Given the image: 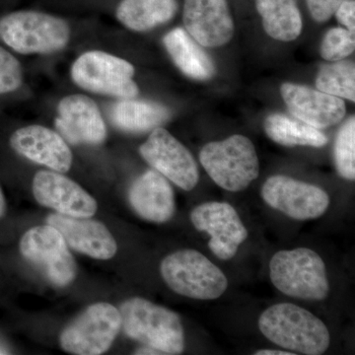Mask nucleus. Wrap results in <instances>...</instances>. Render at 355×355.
I'll use <instances>...</instances> for the list:
<instances>
[{"label": "nucleus", "mask_w": 355, "mask_h": 355, "mask_svg": "<svg viewBox=\"0 0 355 355\" xmlns=\"http://www.w3.org/2000/svg\"><path fill=\"white\" fill-rule=\"evenodd\" d=\"M259 329L268 340L295 354H323L330 345V333L322 320L292 303L268 308L259 319Z\"/></svg>", "instance_id": "nucleus-1"}, {"label": "nucleus", "mask_w": 355, "mask_h": 355, "mask_svg": "<svg viewBox=\"0 0 355 355\" xmlns=\"http://www.w3.org/2000/svg\"><path fill=\"white\" fill-rule=\"evenodd\" d=\"M71 30L67 20L43 11L16 10L0 17V41L20 55H50L64 50Z\"/></svg>", "instance_id": "nucleus-2"}, {"label": "nucleus", "mask_w": 355, "mask_h": 355, "mask_svg": "<svg viewBox=\"0 0 355 355\" xmlns=\"http://www.w3.org/2000/svg\"><path fill=\"white\" fill-rule=\"evenodd\" d=\"M121 329L128 338L157 350L177 355L184 349V331L174 311L141 297L128 299L120 309Z\"/></svg>", "instance_id": "nucleus-3"}, {"label": "nucleus", "mask_w": 355, "mask_h": 355, "mask_svg": "<svg viewBox=\"0 0 355 355\" xmlns=\"http://www.w3.org/2000/svg\"><path fill=\"white\" fill-rule=\"evenodd\" d=\"M270 277L273 286L289 297L321 301L330 292L323 259L308 248L284 250L273 254Z\"/></svg>", "instance_id": "nucleus-4"}, {"label": "nucleus", "mask_w": 355, "mask_h": 355, "mask_svg": "<svg viewBox=\"0 0 355 355\" xmlns=\"http://www.w3.org/2000/svg\"><path fill=\"white\" fill-rule=\"evenodd\" d=\"M200 161L217 186L232 193L244 191L260 174L256 148L244 135L205 144Z\"/></svg>", "instance_id": "nucleus-5"}, {"label": "nucleus", "mask_w": 355, "mask_h": 355, "mask_svg": "<svg viewBox=\"0 0 355 355\" xmlns=\"http://www.w3.org/2000/svg\"><path fill=\"white\" fill-rule=\"evenodd\" d=\"M160 272L166 284L184 297L214 300L228 287L227 277L220 268L196 250H180L166 257Z\"/></svg>", "instance_id": "nucleus-6"}, {"label": "nucleus", "mask_w": 355, "mask_h": 355, "mask_svg": "<svg viewBox=\"0 0 355 355\" xmlns=\"http://www.w3.org/2000/svg\"><path fill=\"white\" fill-rule=\"evenodd\" d=\"M135 69L128 60L103 51H88L79 55L70 69L72 81L88 92L120 99L139 94L133 80Z\"/></svg>", "instance_id": "nucleus-7"}, {"label": "nucleus", "mask_w": 355, "mask_h": 355, "mask_svg": "<svg viewBox=\"0 0 355 355\" xmlns=\"http://www.w3.org/2000/svg\"><path fill=\"white\" fill-rule=\"evenodd\" d=\"M121 329L119 309L110 303H94L62 330L60 347L70 354H103L112 347Z\"/></svg>", "instance_id": "nucleus-8"}, {"label": "nucleus", "mask_w": 355, "mask_h": 355, "mask_svg": "<svg viewBox=\"0 0 355 355\" xmlns=\"http://www.w3.org/2000/svg\"><path fill=\"white\" fill-rule=\"evenodd\" d=\"M20 253L53 286L67 287L76 279L77 266L64 236L53 226L29 229L21 238Z\"/></svg>", "instance_id": "nucleus-9"}, {"label": "nucleus", "mask_w": 355, "mask_h": 355, "mask_svg": "<svg viewBox=\"0 0 355 355\" xmlns=\"http://www.w3.org/2000/svg\"><path fill=\"white\" fill-rule=\"evenodd\" d=\"M141 157L155 171L181 188L190 191L200 180L197 162L189 149L165 128H154L139 147Z\"/></svg>", "instance_id": "nucleus-10"}, {"label": "nucleus", "mask_w": 355, "mask_h": 355, "mask_svg": "<svg viewBox=\"0 0 355 355\" xmlns=\"http://www.w3.org/2000/svg\"><path fill=\"white\" fill-rule=\"evenodd\" d=\"M261 193L266 205L296 220L319 218L330 207L323 189L284 175L268 178Z\"/></svg>", "instance_id": "nucleus-11"}, {"label": "nucleus", "mask_w": 355, "mask_h": 355, "mask_svg": "<svg viewBox=\"0 0 355 355\" xmlns=\"http://www.w3.org/2000/svg\"><path fill=\"white\" fill-rule=\"evenodd\" d=\"M191 221L198 231L210 236V251L223 261L234 258L249 235L239 214L228 202L202 203L191 210Z\"/></svg>", "instance_id": "nucleus-12"}, {"label": "nucleus", "mask_w": 355, "mask_h": 355, "mask_svg": "<svg viewBox=\"0 0 355 355\" xmlns=\"http://www.w3.org/2000/svg\"><path fill=\"white\" fill-rule=\"evenodd\" d=\"M55 128L72 146H99L107 139V127L94 100L81 94L69 95L58 103Z\"/></svg>", "instance_id": "nucleus-13"}, {"label": "nucleus", "mask_w": 355, "mask_h": 355, "mask_svg": "<svg viewBox=\"0 0 355 355\" xmlns=\"http://www.w3.org/2000/svg\"><path fill=\"white\" fill-rule=\"evenodd\" d=\"M32 190L40 205L62 216L92 217L97 212L95 198L62 173L51 170L37 173L33 179Z\"/></svg>", "instance_id": "nucleus-14"}, {"label": "nucleus", "mask_w": 355, "mask_h": 355, "mask_svg": "<svg viewBox=\"0 0 355 355\" xmlns=\"http://www.w3.org/2000/svg\"><path fill=\"white\" fill-rule=\"evenodd\" d=\"M184 30L205 48H218L234 35L227 0H184Z\"/></svg>", "instance_id": "nucleus-15"}, {"label": "nucleus", "mask_w": 355, "mask_h": 355, "mask_svg": "<svg viewBox=\"0 0 355 355\" xmlns=\"http://www.w3.org/2000/svg\"><path fill=\"white\" fill-rule=\"evenodd\" d=\"M16 153L51 171L69 172L71 168L72 153L60 133L44 127L32 125L18 128L9 139Z\"/></svg>", "instance_id": "nucleus-16"}, {"label": "nucleus", "mask_w": 355, "mask_h": 355, "mask_svg": "<svg viewBox=\"0 0 355 355\" xmlns=\"http://www.w3.org/2000/svg\"><path fill=\"white\" fill-rule=\"evenodd\" d=\"M280 93L296 119L318 130L333 127L345 116V102L336 96L293 83L282 84Z\"/></svg>", "instance_id": "nucleus-17"}, {"label": "nucleus", "mask_w": 355, "mask_h": 355, "mask_svg": "<svg viewBox=\"0 0 355 355\" xmlns=\"http://www.w3.org/2000/svg\"><path fill=\"white\" fill-rule=\"evenodd\" d=\"M46 224L60 231L70 249L90 258L110 260L118 251L116 240L106 225L90 217L51 214Z\"/></svg>", "instance_id": "nucleus-18"}, {"label": "nucleus", "mask_w": 355, "mask_h": 355, "mask_svg": "<svg viewBox=\"0 0 355 355\" xmlns=\"http://www.w3.org/2000/svg\"><path fill=\"white\" fill-rule=\"evenodd\" d=\"M128 202L137 216L154 223H165L176 212L172 186L155 170H148L133 182Z\"/></svg>", "instance_id": "nucleus-19"}, {"label": "nucleus", "mask_w": 355, "mask_h": 355, "mask_svg": "<svg viewBox=\"0 0 355 355\" xmlns=\"http://www.w3.org/2000/svg\"><path fill=\"white\" fill-rule=\"evenodd\" d=\"M163 44L178 69L191 79L209 80L216 74L214 60L183 28H175L163 38Z\"/></svg>", "instance_id": "nucleus-20"}, {"label": "nucleus", "mask_w": 355, "mask_h": 355, "mask_svg": "<svg viewBox=\"0 0 355 355\" xmlns=\"http://www.w3.org/2000/svg\"><path fill=\"white\" fill-rule=\"evenodd\" d=\"M178 9V0H121L114 15L128 29L146 32L171 21Z\"/></svg>", "instance_id": "nucleus-21"}, {"label": "nucleus", "mask_w": 355, "mask_h": 355, "mask_svg": "<svg viewBox=\"0 0 355 355\" xmlns=\"http://www.w3.org/2000/svg\"><path fill=\"white\" fill-rule=\"evenodd\" d=\"M170 111L163 105L135 98L121 99L112 109L114 127L123 132L139 133L153 130L169 120Z\"/></svg>", "instance_id": "nucleus-22"}, {"label": "nucleus", "mask_w": 355, "mask_h": 355, "mask_svg": "<svg viewBox=\"0 0 355 355\" xmlns=\"http://www.w3.org/2000/svg\"><path fill=\"white\" fill-rule=\"evenodd\" d=\"M256 8L268 36L282 42L300 36L303 21L296 0H256Z\"/></svg>", "instance_id": "nucleus-23"}, {"label": "nucleus", "mask_w": 355, "mask_h": 355, "mask_svg": "<svg viewBox=\"0 0 355 355\" xmlns=\"http://www.w3.org/2000/svg\"><path fill=\"white\" fill-rule=\"evenodd\" d=\"M263 128L272 141L284 146L323 147L329 139L321 130L286 114H272L266 119Z\"/></svg>", "instance_id": "nucleus-24"}, {"label": "nucleus", "mask_w": 355, "mask_h": 355, "mask_svg": "<svg viewBox=\"0 0 355 355\" xmlns=\"http://www.w3.org/2000/svg\"><path fill=\"white\" fill-rule=\"evenodd\" d=\"M318 90L355 102V65L350 60H338L324 64L318 72Z\"/></svg>", "instance_id": "nucleus-25"}, {"label": "nucleus", "mask_w": 355, "mask_h": 355, "mask_svg": "<svg viewBox=\"0 0 355 355\" xmlns=\"http://www.w3.org/2000/svg\"><path fill=\"white\" fill-rule=\"evenodd\" d=\"M334 157L336 171L343 179H355V118L350 116L336 135Z\"/></svg>", "instance_id": "nucleus-26"}, {"label": "nucleus", "mask_w": 355, "mask_h": 355, "mask_svg": "<svg viewBox=\"0 0 355 355\" xmlns=\"http://www.w3.org/2000/svg\"><path fill=\"white\" fill-rule=\"evenodd\" d=\"M355 50L354 33L345 28H333L324 35L321 44L322 58L328 62H338L349 57Z\"/></svg>", "instance_id": "nucleus-27"}, {"label": "nucleus", "mask_w": 355, "mask_h": 355, "mask_svg": "<svg viewBox=\"0 0 355 355\" xmlns=\"http://www.w3.org/2000/svg\"><path fill=\"white\" fill-rule=\"evenodd\" d=\"M23 69L19 60L0 46V95L15 92L23 84Z\"/></svg>", "instance_id": "nucleus-28"}, {"label": "nucleus", "mask_w": 355, "mask_h": 355, "mask_svg": "<svg viewBox=\"0 0 355 355\" xmlns=\"http://www.w3.org/2000/svg\"><path fill=\"white\" fill-rule=\"evenodd\" d=\"M343 0H306L313 19L323 23L330 19Z\"/></svg>", "instance_id": "nucleus-29"}, {"label": "nucleus", "mask_w": 355, "mask_h": 355, "mask_svg": "<svg viewBox=\"0 0 355 355\" xmlns=\"http://www.w3.org/2000/svg\"><path fill=\"white\" fill-rule=\"evenodd\" d=\"M334 15H336V20L340 24L345 26V29L352 33L355 32L354 0H343Z\"/></svg>", "instance_id": "nucleus-30"}, {"label": "nucleus", "mask_w": 355, "mask_h": 355, "mask_svg": "<svg viewBox=\"0 0 355 355\" xmlns=\"http://www.w3.org/2000/svg\"><path fill=\"white\" fill-rule=\"evenodd\" d=\"M295 352H284L279 349H261L254 352V355H295Z\"/></svg>", "instance_id": "nucleus-31"}, {"label": "nucleus", "mask_w": 355, "mask_h": 355, "mask_svg": "<svg viewBox=\"0 0 355 355\" xmlns=\"http://www.w3.org/2000/svg\"><path fill=\"white\" fill-rule=\"evenodd\" d=\"M6 202L4 198L3 191L0 188V218L6 214Z\"/></svg>", "instance_id": "nucleus-32"}, {"label": "nucleus", "mask_w": 355, "mask_h": 355, "mask_svg": "<svg viewBox=\"0 0 355 355\" xmlns=\"http://www.w3.org/2000/svg\"><path fill=\"white\" fill-rule=\"evenodd\" d=\"M135 354H160L157 350L151 349L149 347H141V349H137Z\"/></svg>", "instance_id": "nucleus-33"}]
</instances>
